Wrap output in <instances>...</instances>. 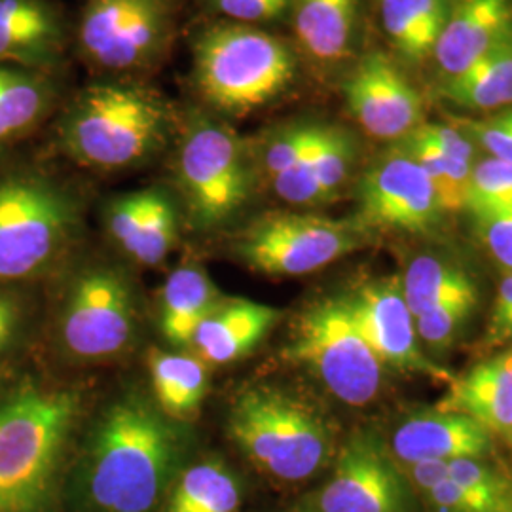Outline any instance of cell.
Wrapping results in <instances>:
<instances>
[{
	"mask_svg": "<svg viewBox=\"0 0 512 512\" xmlns=\"http://www.w3.org/2000/svg\"><path fill=\"white\" fill-rule=\"evenodd\" d=\"M401 287L414 319L450 296L476 289L471 275L456 264L431 255H421L410 262L406 274L401 277Z\"/></svg>",
	"mask_w": 512,
	"mask_h": 512,
	"instance_id": "cell-28",
	"label": "cell"
},
{
	"mask_svg": "<svg viewBox=\"0 0 512 512\" xmlns=\"http://www.w3.org/2000/svg\"><path fill=\"white\" fill-rule=\"evenodd\" d=\"M363 243V226L357 222L272 213L239 236L236 253L260 274L298 277L329 266Z\"/></svg>",
	"mask_w": 512,
	"mask_h": 512,
	"instance_id": "cell-10",
	"label": "cell"
},
{
	"mask_svg": "<svg viewBox=\"0 0 512 512\" xmlns=\"http://www.w3.org/2000/svg\"><path fill=\"white\" fill-rule=\"evenodd\" d=\"M294 74L293 52L253 25L222 21L194 42L196 92L219 114L245 116L270 105L291 86Z\"/></svg>",
	"mask_w": 512,
	"mask_h": 512,
	"instance_id": "cell-4",
	"label": "cell"
},
{
	"mask_svg": "<svg viewBox=\"0 0 512 512\" xmlns=\"http://www.w3.org/2000/svg\"><path fill=\"white\" fill-rule=\"evenodd\" d=\"M359 203L366 226L410 234L431 230L444 213L427 173L406 152L387 154L366 169Z\"/></svg>",
	"mask_w": 512,
	"mask_h": 512,
	"instance_id": "cell-13",
	"label": "cell"
},
{
	"mask_svg": "<svg viewBox=\"0 0 512 512\" xmlns=\"http://www.w3.org/2000/svg\"><path fill=\"white\" fill-rule=\"evenodd\" d=\"M448 14L446 0H382L387 37L414 61L433 54Z\"/></svg>",
	"mask_w": 512,
	"mask_h": 512,
	"instance_id": "cell-26",
	"label": "cell"
},
{
	"mask_svg": "<svg viewBox=\"0 0 512 512\" xmlns=\"http://www.w3.org/2000/svg\"><path fill=\"white\" fill-rule=\"evenodd\" d=\"M241 484L217 459L202 461L181 473L164 512H238Z\"/></svg>",
	"mask_w": 512,
	"mask_h": 512,
	"instance_id": "cell-27",
	"label": "cell"
},
{
	"mask_svg": "<svg viewBox=\"0 0 512 512\" xmlns=\"http://www.w3.org/2000/svg\"><path fill=\"white\" fill-rule=\"evenodd\" d=\"M482 245L495 262L512 272V207L471 213Z\"/></svg>",
	"mask_w": 512,
	"mask_h": 512,
	"instance_id": "cell-36",
	"label": "cell"
},
{
	"mask_svg": "<svg viewBox=\"0 0 512 512\" xmlns=\"http://www.w3.org/2000/svg\"><path fill=\"white\" fill-rule=\"evenodd\" d=\"M175 33L171 0H88L78 46L97 69L145 71L160 63Z\"/></svg>",
	"mask_w": 512,
	"mask_h": 512,
	"instance_id": "cell-9",
	"label": "cell"
},
{
	"mask_svg": "<svg viewBox=\"0 0 512 512\" xmlns=\"http://www.w3.org/2000/svg\"><path fill=\"white\" fill-rule=\"evenodd\" d=\"M478 304V289L450 296L416 319L421 342L433 351L450 348L471 319Z\"/></svg>",
	"mask_w": 512,
	"mask_h": 512,
	"instance_id": "cell-32",
	"label": "cell"
},
{
	"mask_svg": "<svg viewBox=\"0 0 512 512\" xmlns=\"http://www.w3.org/2000/svg\"><path fill=\"white\" fill-rule=\"evenodd\" d=\"M344 93L349 112L374 139H399L420 126V95L382 52H370L355 65Z\"/></svg>",
	"mask_w": 512,
	"mask_h": 512,
	"instance_id": "cell-15",
	"label": "cell"
},
{
	"mask_svg": "<svg viewBox=\"0 0 512 512\" xmlns=\"http://www.w3.org/2000/svg\"><path fill=\"white\" fill-rule=\"evenodd\" d=\"M488 342L503 346L512 342V272L503 277L495 296L494 310L488 325Z\"/></svg>",
	"mask_w": 512,
	"mask_h": 512,
	"instance_id": "cell-41",
	"label": "cell"
},
{
	"mask_svg": "<svg viewBox=\"0 0 512 512\" xmlns=\"http://www.w3.org/2000/svg\"><path fill=\"white\" fill-rule=\"evenodd\" d=\"M448 478L494 511L505 507L512 499L511 486L494 469L482 463V459L448 461Z\"/></svg>",
	"mask_w": 512,
	"mask_h": 512,
	"instance_id": "cell-35",
	"label": "cell"
},
{
	"mask_svg": "<svg viewBox=\"0 0 512 512\" xmlns=\"http://www.w3.org/2000/svg\"><path fill=\"white\" fill-rule=\"evenodd\" d=\"M442 95L463 109L495 110L512 105V38L465 73L448 78Z\"/></svg>",
	"mask_w": 512,
	"mask_h": 512,
	"instance_id": "cell-25",
	"label": "cell"
},
{
	"mask_svg": "<svg viewBox=\"0 0 512 512\" xmlns=\"http://www.w3.org/2000/svg\"><path fill=\"white\" fill-rule=\"evenodd\" d=\"M355 12V0H296L294 31L306 54L323 63L348 54Z\"/></svg>",
	"mask_w": 512,
	"mask_h": 512,
	"instance_id": "cell-23",
	"label": "cell"
},
{
	"mask_svg": "<svg viewBox=\"0 0 512 512\" xmlns=\"http://www.w3.org/2000/svg\"><path fill=\"white\" fill-rule=\"evenodd\" d=\"M54 99V84L46 73L0 63V145L37 128Z\"/></svg>",
	"mask_w": 512,
	"mask_h": 512,
	"instance_id": "cell-22",
	"label": "cell"
},
{
	"mask_svg": "<svg viewBox=\"0 0 512 512\" xmlns=\"http://www.w3.org/2000/svg\"><path fill=\"white\" fill-rule=\"evenodd\" d=\"M18 319V302L12 296L0 293V359L16 334Z\"/></svg>",
	"mask_w": 512,
	"mask_h": 512,
	"instance_id": "cell-43",
	"label": "cell"
},
{
	"mask_svg": "<svg viewBox=\"0 0 512 512\" xmlns=\"http://www.w3.org/2000/svg\"><path fill=\"white\" fill-rule=\"evenodd\" d=\"M512 38V0H458L433 55L448 78L465 73Z\"/></svg>",
	"mask_w": 512,
	"mask_h": 512,
	"instance_id": "cell-16",
	"label": "cell"
},
{
	"mask_svg": "<svg viewBox=\"0 0 512 512\" xmlns=\"http://www.w3.org/2000/svg\"><path fill=\"white\" fill-rule=\"evenodd\" d=\"M344 298L366 342L384 366L437 380H452L446 370L433 365L421 353L416 319L406 306L401 277L393 275L368 281Z\"/></svg>",
	"mask_w": 512,
	"mask_h": 512,
	"instance_id": "cell-14",
	"label": "cell"
},
{
	"mask_svg": "<svg viewBox=\"0 0 512 512\" xmlns=\"http://www.w3.org/2000/svg\"><path fill=\"white\" fill-rule=\"evenodd\" d=\"M467 128L469 135L490 154V158L512 164V110L484 122H473Z\"/></svg>",
	"mask_w": 512,
	"mask_h": 512,
	"instance_id": "cell-38",
	"label": "cell"
},
{
	"mask_svg": "<svg viewBox=\"0 0 512 512\" xmlns=\"http://www.w3.org/2000/svg\"><path fill=\"white\" fill-rule=\"evenodd\" d=\"M78 414L69 389L23 384L0 397V512H57Z\"/></svg>",
	"mask_w": 512,
	"mask_h": 512,
	"instance_id": "cell-2",
	"label": "cell"
},
{
	"mask_svg": "<svg viewBox=\"0 0 512 512\" xmlns=\"http://www.w3.org/2000/svg\"><path fill=\"white\" fill-rule=\"evenodd\" d=\"M416 135L431 143L433 147L439 148L442 154L463 162V164H473L475 162V145L469 135L463 131L450 126H439V124H425L414 129Z\"/></svg>",
	"mask_w": 512,
	"mask_h": 512,
	"instance_id": "cell-39",
	"label": "cell"
},
{
	"mask_svg": "<svg viewBox=\"0 0 512 512\" xmlns=\"http://www.w3.org/2000/svg\"><path fill=\"white\" fill-rule=\"evenodd\" d=\"M410 488L384 442L359 431L340 448L329 482L311 505L319 512H412Z\"/></svg>",
	"mask_w": 512,
	"mask_h": 512,
	"instance_id": "cell-11",
	"label": "cell"
},
{
	"mask_svg": "<svg viewBox=\"0 0 512 512\" xmlns=\"http://www.w3.org/2000/svg\"><path fill=\"white\" fill-rule=\"evenodd\" d=\"M179 186L194 224L219 228L234 219L253 190L251 152L238 131L207 114H196L184 128Z\"/></svg>",
	"mask_w": 512,
	"mask_h": 512,
	"instance_id": "cell-6",
	"label": "cell"
},
{
	"mask_svg": "<svg viewBox=\"0 0 512 512\" xmlns=\"http://www.w3.org/2000/svg\"><path fill=\"white\" fill-rule=\"evenodd\" d=\"M181 458L165 414L141 395L109 404L93 425L78 473L84 512H154Z\"/></svg>",
	"mask_w": 512,
	"mask_h": 512,
	"instance_id": "cell-1",
	"label": "cell"
},
{
	"mask_svg": "<svg viewBox=\"0 0 512 512\" xmlns=\"http://www.w3.org/2000/svg\"><path fill=\"white\" fill-rule=\"evenodd\" d=\"M401 467H403L404 475L408 478L410 486L420 490L423 495L448 478V461L427 459V461H418V463L401 465Z\"/></svg>",
	"mask_w": 512,
	"mask_h": 512,
	"instance_id": "cell-42",
	"label": "cell"
},
{
	"mask_svg": "<svg viewBox=\"0 0 512 512\" xmlns=\"http://www.w3.org/2000/svg\"><path fill=\"white\" fill-rule=\"evenodd\" d=\"M179 238V219L162 190H141V209L126 253L145 266L164 262Z\"/></svg>",
	"mask_w": 512,
	"mask_h": 512,
	"instance_id": "cell-29",
	"label": "cell"
},
{
	"mask_svg": "<svg viewBox=\"0 0 512 512\" xmlns=\"http://www.w3.org/2000/svg\"><path fill=\"white\" fill-rule=\"evenodd\" d=\"M228 21L253 25L279 18L291 0H203Z\"/></svg>",
	"mask_w": 512,
	"mask_h": 512,
	"instance_id": "cell-37",
	"label": "cell"
},
{
	"mask_svg": "<svg viewBox=\"0 0 512 512\" xmlns=\"http://www.w3.org/2000/svg\"><path fill=\"white\" fill-rule=\"evenodd\" d=\"M279 317L281 311L255 300L219 304L200 325L192 346L205 365H228L251 353Z\"/></svg>",
	"mask_w": 512,
	"mask_h": 512,
	"instance_id": "cell-20",
	"label": "cell"
},
{
	"mask_svg": "<svg viewBox=\"0 0 512 512\" xmlns=\"http://www.w3.org/2000/svg\"><path fill=\"white\" fill-rule=\"evenodd\" d=\"M437 410L463 414L492 435L512 437V351L452 378Z\"/></svg>",
	"mask_w": 512,
	"mask_h": 512,
	"instance_id": "cell-19",
	"label": "cell"
},
{
	"mask_svg": "<svg viewBox=\"0 0 512 512\" xmlns=\"http://www.w3.org/2000/svg\"><path fill=\"white\" fill-rule=\"evenodd\" d=\"M65 44L59 14L48 0H0V63L46 73Z\"/></svg>",
	"mask_w": 512,
	"mask_h": 512,
	"instance_id": "cell-18",
	"label": "cell"
},
{
	"mask_svg": "<svg viewBox=\"0 0 512 512\" xmlns=\"http://www.w3.org/2000/svg\"><path fill=\"white\" fill-rule=\"evenodd\" d=\"M287 353L340 403L365 406L380 393L384 363L366 342L344 296L319 300L304 311Z\"/></svg>",
	"mask_w": 512,
	"mask_h": 512,
	"instance_id": "cell-7",
	"label": "cell"
},
{
	"mask_svg": "<svg viewBox=\"0 0 512 512\" xmlns=\"http://www.w3.org/2000/svg\"><path fill=\"white\" fill-rule=\"evenodd\" d=\"M173 110L160 93L133 82H101L74 97L59 122V139L78 164L124 169L164 147Z\"/></svg>",
	"mask_w": 512,
	"mask_h": 512,
	"instance_id": "cell-3",
	"label": "cell"
},
{
	"mask_svg": "<svg viewBox=\"0 0 512 512\" xmlns=\"http://www.w3.org/2000/svg\"><path fill=\"white\" fill-rule=\"evenodd\" d=\"M406 154H410L427 173L429 181L437 192L440 207L444 213H458L467 211L469 202V188H471V175L475 165L463 164L446 154L439 148L433 147L414 131L406 135Z\"/></svg>",
	"mask_w": 512,
	"mask_h": 512,
	"instance_id": "cell-30",
	"label": "cell"
},
{
	"mask_svg": "<svg viewBox=\"0 0 512 512\" xmlns=\"http://www.w3.org/2000/svg\"><path fill=\"white\" fill-rule=\"evenodd\" d=\"M495 512H512V499H511V501H509V503H507V505H505V507H501V509H499V511H495Z\"/></svg>",
	"mask_w": 512,
	"mask_h": 512,
	"instance_id": "cell-45",
	"label": "cell"
},
{
	"mask_svg": "<svg viewBox=\"0 0 512 512\" xmlns=\"http://www.w3.org/2000/svg\"><path fill=\"white\" fill-rule=\"evenodd\" d=\"M425 497L435 512H495L469 492H465L450 478H446L444 482H440L439 486L429 490Z\"/></svg>",
	"mask_w": 512,
	"mask_h": 512,
	"instance_id": "cell-40",
	"label": "cell"
},
{
	"mask_svg": "<svg viewBox=\"0 0 512 512\" xmlns=\"http://www.w3.org/2000/svg\"><path fill=\"white\" fill-rule=\"evenodd\" d=\"M148 368L162 414L184 420L198 412L207 391V365L200 357L154 351Z\"/></svg>",
	"mask_w": 512,
	"mask_h": 512,
	"instance_id": "cell-24",
	"label": "cell"
},
{
	"mask_svg": "<svg viewBox=\"0 0 512 512\" xmlns=\"http://www.w3.org/2000/svg\"><path fill=\"white\" fill-rule=\"evenodd\" d=\"M73 198L38 175L0 179V281L40 272L76 228Z\"/></svg>",
	"mask_w": 512,
	"mask_h": 512,
	"instance_id": "cell-8",
	"label": "cell"
},
{
	"mask_svg": "<svg viewBox=\"0 0 512 512\" xmlns=\"http://www.w3.org/2000/svg\"><path fill=\"white\" fill-rule=\"evenodd\" d=\"M492 448V433L456 412H427L412 416L393 435V458L401 465L427 459H482Z\"/></svg>",
	"mask_w": 512,
	"mask_h": 512,
	"instance_id": "cell-17",
	"label": "cell"
},
{
	"mask_svg": "<svg viewBox=\"0 0 512 512\" xmlns=\"http://www.w3.org/2000/svg\"><path fill=\"white\" fill-rule=\"evenodd\" d=\"M219 306L217 289L209 275L184 266L167 277L162 296L160 327L173 346L192 344L203 321Z\"/></svg>",
	"mask_w": 512,
	"mask_h": 512,
	"instance_id": "cell-21",
	"label": "cell"
},
{
	"mask_svg": "<svg viewBox=\"0 0 512 512\" xmlns=\"http://www.w3.org/2000/svg\"><path fill=\"white\" fill-rule=\"evenodd\" d=\"M321 124H296L289 128L277 129L262 143L258 160L272 181L279 173L298 164L313 147Z\"/></svg>",
	"mask_w": 512,
	"mask_h": 512,
	"instance_id": "cell-33",
	"label": "cell"
},
{
	"mask_svg": "<svg viewBox=\"0 0 512 512\" xmlns=\"http://www.w3.org/2000/svg\"><path fill=\"white\" fill-rule=\"evenodd\" d=\"M135 334V304L128 281L109 268L80 275L61 319L69 353L84 361L109 359L128 348Z\"/></svg>",
	"mask_w": 512,
	"mask_h": 512,
	"instance_id": "cell-12",
	"label": "cell"
},
{
	"mask_svg": "<svg viewBox=\"0 0 512 512\" xmlns=\"http://www.w3.org/2000/svg\"><path fill=\"white\" fill-rule=\"evenodd\" d=\"M228 433L264 475L302 482L332 456V433L310 404L274 387H251L230 410Z\"/></svg>",
	"mask_w": 512,
	"mask_h": 512,
	"instance_id": "cell-5",
	"label": "cell"
},
{
	"mask_svg": "<svg viewBox=\"0 0 512 512\" xmlns=\"http://www.w3.org/2000/svg\"><path fill=\"white\" fill-rule=\"evenodd\" d=\"M287 512H319L313 505H298V507H294L291 511Z\"/></svg>",
	"mask_w": 512,
	"mask_h": 512,
	"instance_id": "cell-44",
	"label": "cell"
},
{
	"mask_svg": "<svg viewBox=\"0 0 512 512\" xmlns=\"http://www.w3.org/2000/svg\"><path fill=\"white\" fill-rule=\"evenodd\" d=\"M355 160V145L344 129L321 126L317 141L313 143L308 164L319 184L325 202L334 198L348 181Z\"/></svg>",
	"mask_w": 512,
	"mask_h": 512,
	"instance_id": "cell-31",
	"label": "cell"
},
{
	"mask_svg": "<svg viewBox=\"0 0 512 512\" xmlns=\"http://www.w3.org/2000/svg\"><path fill=\"white\" fill-rule=\"evenodd\" d=\"M512 207V164L486 158L473 167L467 211Z\"/></svg>",
	"mask_w": 512,
	"mask_h": 512,
	"instance_id": "cell-34",
	"label": "cell"
}]
</instances>
